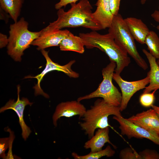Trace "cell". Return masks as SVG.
<instances>
[{"label": "cell", "mask_w": 159, "mask_h": 159, "mask_svg": "<svg viewBox=\"0 0 159 159\" xmlns=\"http://www.w3.org/2000/svg\"><path fill=\"white\" fill-rule=\"evenodd\" d=\"M71 5V8L67 11L62 8L58 10L57 19L50 23L44 29H61L81 26L94 31L102 30L92 16V7L88 0H80L77 3H72Z\"/></svg>", "instance_id": "cell-1"}, {"label": "cell", "mask_w": 159, "mask_h": 159, "mask_svg": "<svg viewBox=\"0 0 159 159\" xmlns=\"http://www.w3.org/2000/svg\"><path fill=\"white\" fill-rule=\"evenodd\" d=\"M85 46L87 49L97 48L105 53L110 60L116 63L115 72L120 74L130 62L128 54L115 42L109 33L101 34L96 31L87 33H80Z\"/></svg>", "instance_id": "cell-2"}, {"label": "cell", "mask_w": 159, "mask_h": 159, "mask_svg": "<svg viewBox=\"0 0 159 159\" xmlns=\"http://www.w3.org/2000/svg\"><path fill=\"white\" fill-rule=\"evenodd\" d=\"M111 115L122 116L120 107L114 106L98 99L90 108L86 110L79 122L81 129L90 138L96 130L109 127L108 117Z\"/></svg>", "instance_id": "cell-3"}, {"label": "cell", "mask_w": 159, "mask_h": 159, "mask_svg": "<svg viewBox=\"0 0 159 159\" xmlns=\"http://www.w3.org/2000/svg\"><path fill=\"white\" fill-rule=\"evenodd\" d=\"M28 25V22L22 17L10 25L7 53L15 61H21L24 50L30 47L42 32V30L39 32L29 31Z\"/></svg>", "instance_id": "cell-4"}, {"label": "cell", "mask_w": 159, "mask_h": 159, "mask_svg": "<svg viewBox=\"0 0 159 159\" xmlns=\"http://www.w3.org/2000/svg\"><path fill=\"white\" fill-rule=\"evenodd\" d=\"M108 31L116 43L132 57L138 66L144 70L148 68L147 64L138 53L135 39L120 14L114 16Z\"/></svg>", "instance_id": "cell-5"}, {"label": "cell", "mask_w": 159, "mask_h": 159, "mask_svg": "<svg viewBox=\"0 0 159 159\" xmlns=\"http://www.w3.org/2000/svg\"><path fill=\"white\" fill-rule=\"evenodd\" d=\"M110 61V63L102 70L103 79L97 89L88 94L78 97L77 101L80 102L84 100L100 97L108 104L120 107L122 101V94L112 82L116 63L114 61Z\"/></svg>", "instance_id": "cell-6"}, {"label": "cell", "mask_w": 159, "mask_h": 159, "mask_svg": "<svg viewBox=\"0 0 159 159\" xmlns=\"http://www.w3.org/2000/svg\"><path fill=\"white\" fill-rule=\"evenodd\" d=\"M41 52L46 61V66L43 71L39 74L33 76L28 75L25 78H36L37 82L34 87V93L36 95H42L47 98L49 97L48 95L42 90L40 86V83L44 75L49 72L52 71L62 72L70 78H77L79 77V74L71 69L72 66L75 63V60H72L65 65H62L53 61L49 57L48 52L43 49Z\"/></svg>", "instance_id": "cell-7"}, {"label": "cell", "mask_w": 159, "mask_h": 159, "mask_svg": "<svg viewBox=\"0 0 159 159\" xmlns=\"http://www.w3.org/2000/svg\"><path fill=\"white\" fill-rule=\"evenodd\" d=\"M113 79L118 85L121 92L122 99L120 106L121 112L126 109L132 96L137 91L144 89L150 82L148 76L142 80L128 81L123 80L120 74L116 73L113 74Z\"/></svg>", "instance_id": "cell-8"}, {"label": "cell", "mask_w": 159, "mask_h": 159, "mask_svg": "<svg viewBox=\"0 0 159 159\" xmlns=\"http://www.w3.org/2000/svg\"><path fill=\"white\" fill-rule=\"evenodd\" d=\"M113 118L119 124L121 134L130 139L132 138H145L159 145V136L151 133L143 128L131 122L122 116H114Z\"/></svg>", "instance_id": "cell-9"}, {"label": "cell", "mask_w": 159, "mask_h": 159, "mask_svg": "<svg viewBox=\"0 0 159 159\" xmlns=\"http://www.w3.org/2000/svg\"><path fill=\"white\" fill-rule=\"evenodd\" d=\"M18 97L16 100H10L0 109L1 113L6 110L11 109L14 110L17 114L19 119V122L22 130V136L23 139L26 140L29 136L32 131L30 128L26 124L24 119V111L25 107L27 105H31L33 103L30 102L29 100L25 97L20 99L19 93L20 87L17 86Z\"/></svg>", "instance_id": "cell-10"}, {"label": "cell", "mask_w": 159, "mask_h": 159, "mask_svg": "<svg viewBox=\"0 0 159 159\" xmlns=\"http://www.w3.org/2000/svg\"><path fill=\"white\" fill-rule=\"evenodd\" d=\"M69 30L61 29H42L40 35L31 45L37 47L38 50L44 49L52 47L59 46L62 41L68 35Z\"/></svg>", "instance_id": "cell-11"}, {"label": "cell", "mask_w": 159, "mask_h": 159, "mask_svg": "<svg viewBox=\"0 0 159 159\" xmlns=\"http://www.w3.org/2000/svg\"><path fill=\"white\" fill-rule=\"evenodd\" d=\"M126 119L149 132L159 136V117L153 108L137 113Z\"/></svg>", "instance_id": "cell-12"}, {"label": "cell", "mask_w": 159, "mask_h": 159, "mask_svg": "<svg viewBox=\"0 0 159 159\" xmlns=\"http://www.w3.org/2000/svg\"><path fill=\"white\" fill-rule=\"evenodd\" d=\"M86 110L84 105L77 100L62 102L56 106L53 115V124L56 127L57 120L62 117H70L78 115L81 118Z\"/></svg>", "instance_id": "cell-13"}, {"label": "cell", "mask_w": 159, "mask_h": 159, "mask_svg": "<svg viewBox=\"0 0 159 159\" xmlns=\"http://www.w3.org/2000/svg\"><path fill=\"white\" fill-rule=\"evenodd\" d=\"M95 5L96 9L92 13L93 18L99 24L101 29L109 28L114 16L110 11V0H97Z\"/></svg>", "instance_id": "cell-14"}, {"label": "cell", "mask_w": 159, "mask_h": 159, "mask_svg": "<svg viewBox=\"0 0 159 159\" xmlns=\"http://www.w3.org/2000/svg\"><path fill=\"white\" fill-rule=\"evenodd\" d=\"M124 20L130 33L137 42L143 44L150 30L147 26L139 19L133 17H127Z\"/></svg>", "instance_id": "cell-15"}, {"label": "cell", "mask_w": 159, "mask_h": 159, "mask_svg": "<svg viewBox=\"0 0 159 159\" xmlns=\"http://www.w3.org/2000/svg\"><path fill=\"white\" fill-rule=\"evenodd\" d=\"M109 127L98 129L95 134L85 143L84 147L86 149H90L91 152H94L102 150L105 144L108 143L116 149V147L109 139Z\"/></svg>", "instance_id": "cell-16"}, {"label": "cell", "mask_w": 159, "mask_h": 159, "mask_svg": "<svg viewBox=\"0 0 159 159\" xmlns=\"http://www.w3.org/2000/svg\"><path fill=\"white\" fill-rule=\"evenodd\" d=\"M142 51L148 59L150 68L147 75L150 79L149 85L144 88L143 93L150 92L159 89V66L156 59L149 52L145 49H143Z\"/></svg>", "instance_id": "cell-17"}, {"label": "cell", "mask_w": 159, "mask_h": 159, "mask_svg": "<svg viewBox=\"0 0 159 159\" xmlns=\"http://www.w3.org/2000/svg\"><path fill=\"white\" fill-rule=\"evenodd\" d=\"M59 46L61 51H73L80 54L85 52V46L81 38L70 32L62 41Z\"/></svg>", "instance_id": "cell-18"}, {"label": "cell", "mask_w": 159, "mask_h": 159, "mask_svg": "<svg viewBox=\"0 0 159 159\" xmlns=\"http://www.w3.org/2000/svg\"><path fill=\"white\" fill-rule=\"evenodd\" d=\"M24 0H0V7L9 14L14 22L17 21Z\"/></svg>", "instance_id": "cell-19"}, {"label": "cell", "mask_w": 159, "mask_h": 159, "mask_svg": "<svg viewBox=\"0 0 159 159\" xmlns=\"http://www.w3.org/2000/svg\"><path fill=\"white\" fill-rule=\"evenodd\" d=\"M145 43L150 53L156 59H159V38L157 34L150 31L146 36Z\"/></svg>", "instance_id": "cell-20"}, {"label": "cell", "mask_w": 159, "mask_h": 159, "mask_svg": "<svg viewBox=\"0 0 159 159\" xmlns=\"http://www.w3.org/2000/svg\"><path fill=\"white\" fill-rule=\"evenodd\" d=\"M115 153V150L110 146L108 145L104 149L94 152L90 151L86 155H81L75 152H73L72 156L75 159H98L104 156L112 157Z\"/></svg>", "instance_id": "cell-21"}, {"label": "cell", "mask_w": 159, "mask_h": 159, "mask_svg": "<svg viewBox=\"0 0 159 159\" xmlns=\"http://www.w3.org/2000/svg\"><path fill=\"white\" fill-rule=\"evenodd\" d=\"M156 90H155L151 93H143L139 97L140 104L145 107H151L154 102V95Z\"/></svg>", "instance_id": "cell-22"}, {"label": "cell", "mask_w": 159, "mask_h": 159, "mask_svg": "<svg viewBox=\"0 0 159 159\" xmlns=\"http://www.w3.org/2000/svg\"><path fill=\"white\" fill-rule=\"evenodd\" d=\"M120 158L122 159H141L139 153L131 148L127 147L121 150Z\"/></svg>", "instance_id": "cell-23"}, {"label": "cell", "mask_w": 159, "mask_h": 159, "mask_svg": "<svg viewBox=\"0 0 159 159\" xmlns=\"http://www.w3.org/2000/svg\"><path fill=\"white\" fill-rule=\"evenodd\" d=\"M139 154L141 159H159V154L154 150L145 149Z\"/></svg>", "instance_id": "cell-24"}, {"label": "cell", "mask_w": 159, "mask_h": 159, "mask_svg": "<svg viewBox=\"0 0 159 159\" xmlns=\"http://www.w3.org/2000/svg\"><path fill=\"white\" fill-rule=\"evenodd\" d=\"M9 147V138H2L0 139V157L6 159V155L5 152Z\"/></svg>", "instance_id": "cell-25"}, {"label": "cell", "mask_w": 159, "mask_h": 159, "mask_svg": "<svg viewBox=\"0 0 159 159\" xmlns=\"http://www.w3.org/2000/svg\"><path fill=\"white\" fill-rule=\"evenodd\" d=\"M120 1V0H110V11L114 16L119 14Z\"/></svg>", "instance_id": "cell-26"}, {"label": "cell", "mask_w": 159, "mask_h": 159, "mask_svg": "<svg viewBox=\"0 0 159 159\" xmlns=\"http://www.w3.org/2000/svg\"><path fill=\"white\" fill-rule=\"evenodd\" d=\"M7 131L10 133L9 137V150L6 156V159H14V157L12 152V147L13 142L14 138V133L10 129H8Z\"/></svg>", "instance_id": "cell-27"}, {"label": "cell", "mask_w": 159, "mask_h": 159, "mask_svg": "<svg viewBox=\"0 0 159 159\" xmlns=\"http://www.w3.org/2000/svg\"><path fill=\"white\" fill-rule=\"evenodd\" d=\"M79 0H59V1L54 6L55 8L59 10L63 7H65L67 4L73 3H76Z\"/></svg>", "instance_id": "cell-28"}, {"label": "cell", "mask_w": 159, "mask_h": 159, "mask_svg": "<svg viewBox=\"0 0 159 159\" xmlns=\"http://www.w3.org/2000/svg\"><path fill=\"white\" fill-rule=\"evenodd\" d=\"M9 42V38L6 35L0 33V47L2 48L7 46Z\"/></svg>", "instance_id": "cell-29"}, {"label": "cell", "mask_w": 159, "mask_h": 159, "mask_svg": "<svg viewBox=\"0 0 159 159\" xmlns=\"http://www.w3.org/2000/svg\"><path fill=\"white\" fill-rule=\"evenodd\" d=\"M151 16L154 20L159 22V10H155L151 14ZM157 29L159 31V25L156 27Z\"/></svg>", "instance_id": "cell-30"}, {"label": "cell", "mask_w": 159, "mask_h": 159, "mask_svg": "<svg viewBox=\"0 0 159 159\" xmlns=\"http://www.w3.org/2000/svg\"><path fill=\"white\" fill-rule=\"evenodd\" d=\"M0 19L1 20H4L6 22L8 21V19L5 17L6 14H7L2 9L0 8Z\"/></svg>", "instance_id": "cell-31"}, {"label": "cell", "mask_w": 159, "mask_h": 159, "mask_svg": "<svg viewBox=\"0 0 159 159\" xmlns=\"http://www.w3.org/2000/svg\"><path fill=\"white\" fill-rule=\"evenodd\" d=\"M151 107L152 108L155 110L158 115L159 117V107L153 105Z\"/></svg>", "instance_id": "cell-32"}, {"label": "cell", "mask_w": 159, "mask_h": 159, "mask_svg": "<svg viewBox=\"0 0 159 159\" xmlns=\"http://www.w3.org/2000/svg\"><path fill=\"white\" fill-rule=\"evenodd\" d=\"M148 0H140L141 4H144Z\"/></svg>", "instance_id": "cell-33"}, {"label": "cell", "mask_w": 159, "mask_h": 159, "mask_svg": "<svg viewBox=\"0 0 159 159\" xmlns=\"http://www.w3.org/2000/svg\"><path fill=\"white\" fill-rule=\"evenodd\" d=\"M156 62L157 64L159 66V59H158V60Z\"/></svg>", "instance_id": "cell-34"}, {"label": "cell", "mask_w": 159, "mask_h": 159, "mask_svg": "<svg viewBox=\"0 0 159 159\" xmlns=\"http://www.w3.org/2000/svg\"><path fill=\"white\" fill-rule=\"evenodd\" d=\"M158 10H159V6H158Z\"/></svg>", "instance_id": "cell-35"}]
</instances>
